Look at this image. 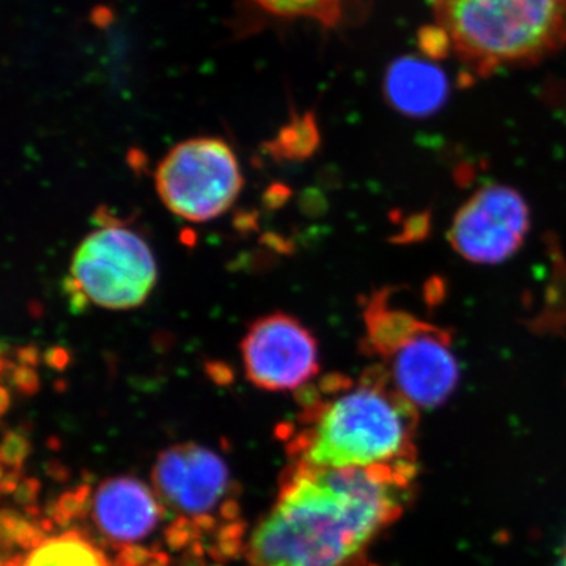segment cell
Returning a JSON list of instances; mask_svg holds the SVG:
<instances>
[{"label":"cell","instance_id":"1","mask_svg":"<svg viewBox=\"0 0 566 566\" xmlns=\"http://www.w3.org/2000/svg\"><path fill=\"white\" fill-rule=\"evenodd\" d=\"M416 469L300 465L253 528L252 565H348L400 516Z\"/></svg>","mask_w":566,"mask_h":566},{"label":"cell","instance_id":"2","mask_svg":"<svg viewBox=\"0 0 566 566\" xmlns=\"http://www.w3.org/2000/svg\"><path fill=\"white\" fill-rule=\"evenodd\" d=\"M290 450L311 469L417 468V408L379 364L304 387Z\"/></svg>","mask_w":566,"mask_h":566},{"label":"cell","instance_id":"3","mask_svg":"<svg viewBox=\"0 0 566 566\" xmlns=\"http://www.w3.org/2000/svg\"><path fill=\"white\" fill-rule=\"evenodd\" d=\"M468 76L534 65L566 46V0H428Z\"/></svg>","mask_w":566,"mask_h":566},{"label":"cell","instance_id":"4","mask_svg":"<svg viewBox=\"0 0 566 566\" xmlns=\"http://www.w3.org/2000/svg\"><path fill=\"white\" fill-rule=\"evenodd\" d=\"M364 349L378 357L390 382L416 408H436L449 400L460 381L450 331L423 322L376 292L364 305Z\"/></svg>","mask_w":566,"mask_h":566},{"label":"cell","instance_id":"5","mask_svg":"<svg viewBox=\"0 0 566 566\" xmlns=\"http://www.w3.org/2000/svg\"><path fill=\"white\" fill-rule=\"evenodd\" d=\"M96 229L84 238L63 281L74 312L88 304L109 311L139 307L158 281L150 244L106 208L95 212Z\"/></svg>","mask_w":566,"mask_h":566},{"label":"cell","instance_id":"6","mask_svg":"<svg viewBox=\"0 0 566 566\" xmlns=\"http://www.w3.org/2000/svg\"><path fill=\"white\" fill-rule=\"evenodd\" d=\"M167 210L189 222H208L230 210L243 189L240 161L226 140L196 137L175 145L156 169Z\"/></svg>","mask_w":566,"mask_h":566},{"label":"cell","instance_id":"7","mask_svg":"<svg viewBox=\"0 0 566 566\" xmlns=\"http://www.w3.org/2000/svg\"><path fill=\"white\" fill-rule=\"evenodd\" d=\"M244 371L253 386L270 392L304 389L319 371L318 340L296 316H260L241 340Z\"/></svg>","mask_w":566,"mask_h":566},{"label":"cell","instance_id":"8","mask_svg":"<svg viewBox=\"0 0 566 566\" xmlns=\"http://www.w3.org/2000/svg\"><path fill=\"white\" fill-rule=\"evenodd\" d=\"M528 227L531 212L521 193L506 186L490 185L458 210L449 240L468 262L497 264L520 251Z\"/></svg>","mask_w":566,"mask_h":566},{"label":"cell","instance_id":"9","mask_svg":"<svg viewBox=\"0 0 566 566\" xmlns=\"http://www.w3.org/2000/svg\"><path fill=\"white\" fill-rule=\"evenodd\" d=\"M153 483L164 506L180 516L208 520L226 505L232 488L229 465L214 450L185 442L164 450L153 468Z\"/></svg>","mask_w":566,"mask_h":566},{"label":"cell","instance_id":"10","mask_svg":"<svg viewBox=\"0 0 566 566\" xmlns=\"http://www.w3.org/2000/svg\"><path fill=\"white\" fill-rule=\"evenodd\" d=\"M106 542L117 546L137 545L155 534L161 524L164 505L158 494L133 476L104 480L91 494L87 515Z\"/></svg>","mask_w":566,"mask_h":566},{"label":"cell","instance_id":"11","mask_svg":"<svg viewBox=\"0 0 566 566\" xmlns=\"http://www.w3.org/2000/svg\"><path fill=\"white\" fill-rule=\"evenodd\" d=\"M385 95L400 114L428 117L444 106L449 98V82L434 63L416 57L398 59L387 69Z\"/></svg>","mask_w":566,"mask_h":566},{"label":"cell","instance_id":"12","mask_svg":"<svg viewBox=\"0 0 566 566\" xmlns=\"http://www.w3.org/2000/svg\"><path fill=\"white\" fill-rule=\"evenodd\" d=\"M248 32L264 20L314 21L322 28L340 29L364 17V0H244Z\"/></svg>","mask_w":566,"mask_h":566},{"label":"cell","instance_id":"13","mask_svg":"<svg viewBox=\"0 0 566 566\" xmlns=\"http://www.w3.org/2000/svg\"><path fill=\"white\" fill-rule=\"evenodd\" d=\"M24 566H111L102 551L80 532L70 531L48 538L32 551Z\"/></svg>","mask_w":566,"mask_h":566},{"label":"cell","instance_id":"14","mask_svg":"<svg viewBox=\"0 0 566 566\" xmlns=\"http://www.w3.org/2000/svg\"><path fill=\"white\" fill-rule=\"evenodd\" d=\"M319 144L318 125L312 112L293 114L292 120L279 132L274 140L268 142L266 150L275 159L301 161L314 155Z\"/></svg>","mask_w":566,"mask_h":566},{"label":"cell","instance_id":"15","mask_svg":"<svg viewBox=\"0 0 566 566\" xmlns=\"http://www.w3.org/2000/svg\"><path fill=\"white\" fill-rule=\"evenodd\" d=\"M32 452L33 446L31 439L25 436L24 428L7 430L0 439V464L7 468H24Z\"/></svg>","mask_w":566,"mask_h":566},{"label":"cell","instance_id":"16","mask_svg":"<svg viewBox=\"0 0 566 566\" xmlns=\"http://www.w3.org/2000/svg\"><path fill=\"white\" fill-rule=\"evenodd\" d=\"M3 374L7 375V381L18 394L24 395V397H33L39 394L40 376L32 365L9 363Z\"/></svg>","mask_w":566,"mask_h":566},{"label":"cell","instance_id":"17","mask_svg":"<svg viewBox=\"0 0 566 566\" xmlns=\"http://www.w3.org/2000/svg\"><path fill=\"white\" fill-rule=\"evenodd\" d=\"M21 513L17 510H0V553H10L14 545V534H17L18 524L22 520Z\"/></svg>","mask_w":566,"mask_h":566},{"label":"cell","instance_id":"18","mask_svg":"<svg viewBox=\"0 0 566 566\" xmlns=\"http://www.w3.org/2000/svg\"><path fill=\"white\" fill-rule=\"evenodd\" d=\"M41 491V482L35 476H24L18 490L14 491V504L28 506L36 504Z\"/></svg>","mask_w":566,"mask_h":566},{"label":"cell","instance_id":"19","mask_svg":"<svg viewBox=\"0 0 566 566\" xmlns=\"http://www.w3.org/2000/svg\"><path fill=\"white\" fill-rule=\"evenodd\" d=\"M22 479H24V468L10 469L9 472L3 474L2 480H0V495L6 497V495L14 494Z\"/></svg>","mask_w":566,"mask_h":566},{"label":"cell","instance_id":"20","mask_svg":"<svg viewBox=\"0 0 566 566\" xmlns=\"http://www.w3.org/2000/svg\"><path fill=\"white\" fill-rule=\"evenodd\" d=\"M44 363L55 368V370H63L70 363V354L66 353L65 349L55 346V348L44 354Z\"/></svg>","mask_w":566,"mask_h":566},{"label":"cell","instance_id":"21","mask_svg":"<svg viewBox=\"0 0 566 566\" xmlns=\"http://www.w3.org/2000/svg\"><path fill=\"white\" fill-rule=\"evenodd\" d=\"M14 357H17V360H14V363L32 365V367H36V365H39L40 363L39 348H36V346L33 345L21 346V348H18L17 353H14Z\"/></svg>","mask_w":566,"mask_h":566},{"label":"cell","instance_id":"22","mask_svg":"<svg viewBox=\"0 0 566 566\" xmlns=\"http://www.w3.org/2000/svg\"><path fill=\"white\" fill-rule=\"evenodd\" d=\"M11 408V395L6 386L0 385V420L7 416Z\"/></svg>","mask_w":566,"mask_h":566},{"label":"cell","instance_id":"23","mask_svg":"<svg viewBox=\"0 0 566 566\" xmlns=\"http://www.w3.org/2000/svg\"><path fill=\"white\" fill-rule=\"evenodd\" d=\"M48 475H51L54 480H66L65 468L62 464H59L57 461H51V463L46 464Z\"/></svg>","mask_w":566,"mask_h":566},{"label":"cell","instance_id":"24","mask_svg":"<svg viewBox=\"0 0 566 566\" xmlns=\"http://www.w3.org/2000/svg\"><path fill=\"white\" fill-rule=\"evenodd\" d=\"M25 560H28V558L22 556V554H17V556L6 558L3 566H24Z\"/></svg>","mask_w":566,"mask_h":566},{"label":"cell","instance_id":"25","mask_svg":"<svg viewBox=\"0 0 566 566\" xmlns=\"http://www.w3.org/2000/svg\"><path fill=\"white\" fill-rule=\"evenodd\" d=\"M7 364H9V360H7L6 357H3V354L0 353V375H2L3 371H6Z\"/></svg>","mask_w":566,"mask_h":566},{"label":"cell","instance_id":"26","mask_svg":"<svg viewBox=\"0 0 566 566\" xmlns=\"http://www.w3.org/2000/svg\"><path fill=\"white\" fill-rule=\"evenodd\" d=\"M3 474H6V472H3V465L0 464V480H2Z\"/></svg>","mask_w":566,"mask_h":566},{"label":"cell","instance_id":"27","mask_svg":"<svg viewBox=\"0 0 566 566\" xmlns=\"http://www.w3.org/2000/svg\"><path fill=\"white\" fill-rule=\"evenodd\" d=\"M564 566H566V549H565V554H564Z\"/></svg>","mask_w":566,"mask_h":566}]
</instances>
